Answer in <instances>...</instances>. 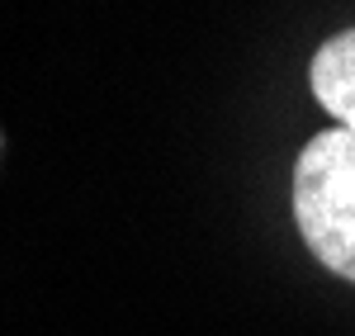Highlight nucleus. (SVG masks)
Returning a JSON list of instances; mask_svg holds the SVG:
<instances>
[{"mask_svg":"<svg viewBox=\"0 0 355 336\" xmlns=\"http://www.w3.org/2000/svg\"><path fill=\"white\" fill-rule=\"evenodd\" d=\"M308 81H313L318 105H322L331 118H341L346 128H355V28L327 38V43L313 53Z\"/></svg>","mask_w":355,"mask_h":336,"instance_id":"2","label":"nucleus"},{"mask_svg":"<svg viewBox=\"0 0 355 336\" xmlns=\"http://www.w3.org/2000/svg\"><path fill=\"white\" fill-rule=\"evenodd\" d=\"M294 218L308 251L355 284V128H327L299 152Z\"/></svg>","mask_w":355,"mask_h":336,"instance_id":"1","label":"nucleus"}]
</instances>
